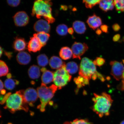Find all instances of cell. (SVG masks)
<instances>
[{"mask_svg": "<svg viewBox=\"0 0 124 124\" xmlns=\"http://www.w3.org/2000/svg\"><path fill=\"white\" fill-rule=\"evenodd\" d=\"M4 108L8 110L12 114L20 110L27 112L29 108L23 97V90L11 94L6 101V105Z\"/></svg>", "mask_w": 124, "mask_h": 124, "instance_id": "obj_3", "label": "cell"}, {"mask_svg": "<svg viewBox=\"0 0 124 124\" xmlns=\"http://www.w3.org/2000/svg\"><path fill=\"white\" fill-rule=\"evenodd\" d=\"M112 28L113 30L116 32L120 30L121 28L120 26L117 23L113 25L112 26Z\"/></svg>", "mask_w": 124, "mask_h": 124, "instance_id": "obj_36", "label": "cell"}, {"mask_svg": "<svg viewBox=\"0 0 124 124\" xmlns=\"http://www.w3.org/2000/svg\"><path fill=\"white\" fill-rule=\"evenodd\" d=\"M8 4L9 6L12 7H17L20 4L21 1L20 0H8L7 1Z\"/></svg>", "mask_w": 124, "mask_h": 124, "instance_id": "obj_34", "label": "cell"}, {"mask_svg": "<svg viewBox=\"0 0 124 124\" xmlns=\"http://www.w3.org/2000/svg\"><path fill=\"white\" fill-rule=\"evenodd\" d=\"M122 88L124 90V71L123 74V76H122Z\"/></svg>", "mask_w": 124, "mask_h": 124, "instance_id": "obj_42", "label": "cell"}, {"mask_svg": "<svg viewBox=\"0 0 124 124\" xmlns=\"http://www.w3.org/2000/svg\"><path fill=\"white\" fill-rule=\"evenodd\" d=\"M4 87L3 83L1 80L0 79V91H1L3 89Z\"/></svg>", "mask_w": 124, "mask_h": 124, "instance_id": "obj_40", "label": "cell"}, {"mask_svg": "<svg viewBox=\"0 0 124 124\" xmlns=\"http://www.w3.org/2000/svg\"><path fill=\"white\" fill-rule=\"evenodd\" d=\"M120 124H124V120L122 121L121 122Z\"/></svg>", "mask_w": 124, "mask_h": 124, "instance_id": "obj_47", "label": "cell"}, {"mask_svg": "<svg viewBox=\"0 0 124 124\" xmlns=\"http://www.w3.org/2000/svg\"><path fill=\"white\" fill-rule=\"evenodd\" d=\"M123 63H124V60H123Z\"/></svg>", "mask_w": 124, "mask_h": 124, "instance_id": "obj_49", "label": "cell"}, {"mask_svg": "<svg viewBox=\"0 0 124 124\" xmlns=\"http://www.w3.org/2000/svg\"><path fill=\"white\" fill-rule=\"evenodd\" d=\"M99 4L100 9L105 12L113 10L114 7V1L111 0H100Z\"/></svg>", "mask_w": 124, "mask_h": 124, "instance_id": "obj_17", "label": "cell"}, {"mask_svg": "<svg viewBox=\"0 0 124 124\" xmlns=\"http://www.w3.org/2000/svg\"><path fill=\"white\" fill-rule=\"evenodd\" d=\"M49 65L52 69L57 70L61 68L65 63L61 59L56 56H53L49 62Z\"/></svg>", "mask_w": 124, "mask_h": 124, "instance_id": "obj_16", "label": "cell"}, {"mask_svg": "<svg viewBox=\"0 0 124 124\" xmlns=\"http://www.w3.org/2000/svg\"><path fill=\"white\" fill-rule=\"evenodd\" d=\"M114 4L117 11L124 12V0H115L114 1Z\"/></svg>", "mask_w": 124, "mask_h": 124, "instance_id": "obj_29", "label": "cell"}, {"mask_svg": "<svg viewBox=\"0 0 124 124\" xmlns=\"http://www.w3.org/2000/svg\"><path fill=\"white\" fill-rule=\"evenodd\" d=\"M29 77L32 79H36L39 78L40 76V71L38 66L33 65L31 66L28 71Z\"/></svg>", "mask_w": 124, "mask_h": 124, "instance_id": "obj_18", "label": "cell"}, {"mask_svg": "<svg viewBox=\"0 0 124 124\" xmlns=\"http://www.w3.org/2000/svg\"><path fill=\"white\" fill-rule=\"evenodd\" d=\"M16 26L22 27L27 25L29 21V18L26 12L24 11L17 12L13 17Z\"/></svg>", "mask_w": 124, "mask_h": 124, "instance_id": "obj_10", "label": "cell"}, {"mask_svg": "<svg viewBox=\"0 0 124 124\" xmlns=\"http://www.w3.org/2000/svg\"><path fill=\"white\" fill-rule=\"evenodd\" d=\"M9 72V69L6 63L4 61L0 60V77L7 75Z\"/></svg>", "mask_w": 124, "mask_h": 124, "instance_id": "obj_27", "label": "cell"}, {"mask_svg": "<svg viewBox=\"0 0 124 124\" xmlns=\"http://www.w3.org/2000/svg\"><path fill=\"white\" fill-rule=\"evenodd\" d=\"M1 117V113L0 112V117Z\"/></svg>", "mask_w": 124, "mask_h": 124, "instance_id": "obj_48", "label": "cell"}, {"mask_svg": "<svg viewBox=\"0 0 124 124\" xmlns=\"http://www.w3.org/2000/svg\"><path fill=\"white\" fill-rule=\"evenodd\" d=\"M58 89V87L55 85H52L48 87L43 83L37 88V92L41 103L37 108L41 112H44L45 111L46 105L54 97Z\"/></svg>", "mask_w": 124, "mask_h": 124, "instance_id": "obj_4", "label": "cell"}, {"mask_svg": "<svg viewBox=\"0 0 124 124\" xmlns=\"http://www.w3.org/2000/svg\"><path fill=\"white\" fill-rule=\"evenodd\" d=\"M86 23L89 27L94 30L100 27L102 24L101 19L94 14L88 17Z\"/></svg>", "mask_w": 124, "mask_h": 124, "instance_id": "obj_13", "label": "cell"}, {"mask_svg": "<svg viewBox=\"0 0 124 124\" xmlns=\"http://www.w3.org/2000/svg\"><path fill=\"white\" fill-rule=\"evenodd\" d=\"M98 73L96 65L92 60L86 57L82 59L79 69L80 76L89 80Z\"/></svg>", "mask_w": 124, "mask_h": 124, "instance_id": "obj_5", "label": "cell"}, {"mask_svg": "<svg viewBox=\"0 0 124 124\" xmlns=\"http://www.w3.org/2000/svg\"><path fill=\"white\" fill-rule=\"evenodd\" d=\"M88 49L89 47L86 43L75 42L72 46L73 58L79 59L80 60L82 56Z\"/></svg>", "mask_w": 124, "mask_h": 124, "instance_id": "obj_8", "label": "cell"}, {"mask_svg": "<svg viewBox=\"0 0 124 124\" xmlns=\"http://www.w3.org/2000/svg\"><path fill=\"white\" fill-rule=\"evenodd\" d=\"M60 56L63 60L69 59L73 55L72 49L67 46H64L61 48L59 52Z\"/></svg>", "mask_w": 124, "mask_h": 124, "instance_id": "obj_20", "label": "cell"}, {"mask_svg": "<svg viewBox=\"0 0 124 124\" xmlns=\"http://www.w3.org/2000/svg\"><path fill=\"white\" fill-rule=\"evenodd\" d=\"M4 53L5 55L7 56L9 59H10L12 58V53L11 52H4Z\"/></svg>", "mask_w": 124, "mask_h": 124, "instance_id": "obj_38", "label": "cell"}, {"mask_svg": "<svg viewBox=\"0 0 124 124\" xmlns=\"http://www.w3.org/2000/svg\"><path fill=\"white\" fill-rule=\"evenodd\" d=\"M11 94V93H8L5 94L4 96L0 94V103L1 104H4Z\"/></svg>", "mask_w": 124, "mask_h": 124, "instance_id": "obj_33", "label": "cell"}, {"mask_svg": "<svg viewBox=\"0 0 124 124\" xmlns=\"http://www.w3.org/2000/svg\"><path fill=\"white\" fill-rule=\"evenodd\" d=\"M27 43L24 39L20 37H16L14 41L13 46L15 51L22 52L26 48Z\"/></svg>", "mask_w": 124, "mask_h": 124, "instance_id": "obj_15", "label": "cell"}, {"mask_svg": "<svg viewBox=\"0 0 124 124\" xmlns=\"http://www.w3.org/2000/svg\"><path fill=\"white\" fill-rule=\"evenodd\" d=\"M19 82L18 80L11 78H8L4 82L5 87L9 90H12L19 85Z\"/></svg>", "mask_w": 124, "mask_h": 124, "instance_id": "obj_23", "label": "cell"}, {"mask_svg": "<svg viewBox=\"0 0 124 124\" xmlns=\"http://www.w3.org/2000/svg\"><path fill=\"white\" fill-rule=\"evenodd\" d=\"M92 99L94 104L92 109L100 117L108 116L113 101L111 96L106 93L100 94H94Z\"/></svg>", "mask_w": 124, "mask_h": 124, "instance_id": "obj_1", "label": "cell"}, {"mask_svg": "<svg viewBox=\"0 0 124 124\" xmlns=\"http://www.w3.org/2000/svg\"><path fill=\"white\" fill-rule=\"evenodd\" d=\"M70 124H93L87 119H76L73 121L70 122Z\"/></svg>", "mask_w": 124, "mask_h": 124, "instance_id": "obj_31", "label": "cell"}, {"mask_svg": "<svg viewBox=\"0 0 124 124\" xmlns=\"http://www.w3.org/2000/svg\"><path fill=\"white\" fill-rule=\"evenodd\" d=\"M43 47L38 38L34 35L30 38L27 46V49L29 52L33 53L39 52Z\"/></svg>", "mask_w": 124, "mask_h": 124, "instance_id": "obj_12", "label": "cell"}, {"mask_svg": "<svg viewBox=\"0 0 124 124\" xmlns=\"http://www.w3.org/2000/svg\"><path fill=\"white\" fill-rule=\"evenodd\" d=\"M3 50L2 48L0 46V58L1 56L3 54Z\"/></svg>", "mask_w": 124, "mask_h": 124, "instance_id": "obj_43", "label": "cell"}, {"mask_svg": "<svg viewBox=\"0 0 124 124\" xmlns=\"http://www.w3.org/2000/svg\"><path fill=\"white\" fill-rule=\"evenodd\" d=\"M100 0H83V2L85 5V7L88 8L92 9V8L99 4Z\"/></svg>", "mask_w": 124, "mask_h": 124, "instance_id": "obj_30", "label": "cell"}, {"mask_svg": "<svg viewBox=\"0 0 124 124\" xmlns=\"http://www.w3.org/2000/svg\"><path fill=\"white\" fill-rule=\"evenodd\" d=\"M46 70H46V68L45 67L42 68L41 70V72L43 73L45 71H46Z\"/></svg>", "mask_w": 124, "mask_h": 124, "instance_id": "obj_44", "label": "cell"}, {"mask_svg": "<svg viewBox=\"0 0 124 124\" xmlns=\"http://www.w3.org/2000/svg\"><path fill=\"white\" fill-rule=\"evenodd\" d=\"M101 30L102 31L107 33L108 32V27L106 25L104 24L101 26Z\"/></svg>", "mask_w": 124, "mask_h": 124, "instance_id": "obj_35", "label": "cell"}, {"mask_svg": "<svg viewBox=\"0 0 124 124\" xmlns=\"http://www.w3.org/2000/svg\"><path fill=\"white\" fill-rule=\"evenodd\" d=\"M68 32L70 35H73L74 33V31L73 28H70L68 29Z\"/></svg>", "mask_w": 124, "mask_h": 124, "instance_id": "obj_39", "label": "cell"}, {"mask_svg": "<svg viewBox=\"0 0 124 124\" xmlns=\"http://www.w3.org/2000/svg\"><path fill=\"white\" fill-rule=\"evenodd\" d=\"M54 73L51 71L46 70L43 73L41 77L42 83L45 84H47L53 81Z\"/></svg>", "mask_w": 124, "mask_h": 124, "instance_id": "obj_21", "label": "cell"}, {"mask_svg": "<svg viewBox=\"0 0 124 124\" xmlns=\"http://www.w3.org/2000/svg\"><path fill=\"white\" fill-rule=\"evenodd\" d=\"M33 35L38 38L43 47L46 45L50 37L49 33L45 32H37L34 34Z\"/></svg>", "mask_w": 124, "mask_h": 124, "instance_id": "obj_22", "label": "cell"}, {"mask_svg": "<svg viewBox=\"0 0 124 124\" xmlns=\"http://www.w3.org/2000/svg\"><path fill=\"white\" fill-rule=\"evenodd\" d=\"M54 74V83L58 89H61L65 86L72 79V76L66 70L65 63L57 70Z\"/></svg>", "mask_w": 124, "mask_h": 124, "instance_id": "obj_6", "label": "cell"}, {"mask_svg": "<svg viewBox=\"0 0 124 124\" xmlns=\"http://www.w3.org/2000/svg\"><path fill=\"white\" fill-rule=\"evenodd\" d=\"M68 28L67 26L64 24H60L57 26L56 31L59 35L65 36L68 33Z\"/></svg>", "mask_w": 124, "mask_h": 124, "instance_id": "obj_28", "label": "cell"}, {"mask_svg": "<svg viewBox=\"0 0 124 124\" xmlns=\"http://www.w3.org/2000/svg\"><path fill=\"white\" fill-rule=\"evenodd\" d=\"M120 35L119 34H117L115 35L113 38V41L114 42L118 41L120 38Z\"/></svg>", "mask_w": 124, "mask_h": 124, "instance_id": "obj_37", "label": "cell"}, {"mask_svg": "<svg viewBox=\"0 0 124 124\" xmlns=\"http://www.w3.org/2000/svg\"><path fill=\"white\" fill-rule=\"evenodd\" d=\"M12 77L11 74L10 73H9L7 74V77L8 78H11Z\"/></svg>", "mask_w": 124, "mask_h": 124, "instance_id": "obj_46", "label": "cell"}, {"mask_svg": "<svg viewBox=\"0 0 124 124\" xmlns=\"http://www.w3.org/2000/svg\"><path fill=\"white\" fill-rule=\"evenodd\" d=\"M96 32L97 35H100L102 34V31L100 29H98L96 31Z\"/></svg>", "mask_w": 124, "mask_h": 124, "instance_id": "obj_41", "label": "cell"}, {"mask_svg": "<svg viewBox=\"0 0 124 124\" xmlns=\"http://www.w3.org/2000/svg\"><path fill=\"white\" fill-rule=\"evenodd\" d=\"M52 3L50 0H38L34 3L31 15L38 18L43 17L49 23H52L55 19L52 14L51 7Z\"/></svg>", "mask_w": 124, "mask_h": 124, "instance_id": "obj_2", "label": "cell"}, {"mask_svg": "<svg viewBox=\"0 0 124 124\" xmlns=\"http://www.w3.org/2000/svg\"><path fill=\"white\" fill-rule=\"evenodd\" d=\"M66 69L69 74H73L76 73L78 71V67L75 62H70L66 65Z\"/></svg>", "mask_w": 124, "mask_h": 124, "instance_id": "obj_24", "label": "cell"}, {"mask_svg": "<svg viewBox=\"0 0 124 124\" xmlns=\"http://www.w3.org/2000/svg\"><path fill=\"white\" fill-rule=\"evenodd\" d=\"M111 66V74L117 80L122 78L124 71V66L122 62L112 61L110 62Z\"/></svg>", "mask_w": 124, "mask_h": 124, "instance_id": "obj_9", "label": "cell"}, {"mask_svg": "<svg viewBox=\"0 0 124 124\" xmlns=\"http://www.w3.org/2000/svg\"><path fill=\"white\" fill-rule=\"evenodd\" d=\"M34 30L37 32H45L48 33L51 30L49 23L46 20L40 19L36 22L33 26Z\"/></svg>", "mask_w": 124, "mask_h": 124, "instance_id": "obj_11", "label": "cell"}, {"mask_svg": "<svg viewBox=\"0 0 124 124\" xmlns=\"http://www.w3.org/2000/svg\"><path fill=\"white\" fill-rule=\"evenodd\" d=\"M74 81L78 88L82 87L89 84V80L80 76L74 78Z\"/></svg>", "mask_w": 124, "mask_h": 124, "instance_id": "obj_25", "label": "cell"}, {"mask_svg": "<svg viewBox=\"0 0 124 124\" xmlns=\"http://www.w3.org/2000/svg\"><path fill=\"white\" fill-rule=\"evenodd\" d=\"M94 64L95 65L100 67L103 66L105 63V60L104 59L101 57H97L95 60L93 61Z\"/></svg>", "mask_w": 124, "mask_h": 124, "instance_id": "obj_32", "label": "cell"}, {"mask_svg": "<svg viewBox=\"0 0 124 124\" xmlns=\"http://www.w3.org/2000/svg\"><path fill=\"white\" fill-rule=\"evenodd\" d=\"M37 61L39 65L44 67L48 64L49 60L48 57L45 54H40L37 57Z\"/></svg>", "mask_w": 124, "mask_h": 124, "instance_id": "obj_26", "label": "cell"}, {"mask_svg": "<svg viewBox=\"0 0 124 124\" xmlns=\"http://www.w3.org/2000/svg\"><path fill=\"white\" fill-rule=\"evenodd\" d=\"M23 97L25 101L29 106L33 107L34 103L36 102L38 98L37 91L32 88H29L25 90H23Z\"/></svg>", "mask_w": 124, "mask_h": 124, "instance_id": "obj_7", "label": "cell"}, {"mask_svg": "<svg viewBox=\"0 0 124 124\" xmlns=\"http://www.w3.org/2000/svg\"><path fill=\"white\" fill-rule=\"evenodd\" d=\"M73 27L75 31L80 34L84 33L86 30V27L85 23L81 21H74L73 24Z\"/></svg>", "mask_w": 124, "mask_h": 124, "instance_id": "obj_19", "label": "cell"}, {"mask_svg": "<svg viewBox=\"0 0 124 124\" xmlns=\"http://www.w3.org/2000/svg\"><path fill=\"white\" fill-rule=\"evenodd\" d=\"M17 61L19 64L26 65L28 64L31 60V57L28 53L24 51L18 53L16 56Z\"/></svg>", "mask_w": 124, "mask_h": 124, "instance_id": "obj_14", "label": "cell"}, {"mask_svg": "<svg viewBox=\"0 0 124 124\" xmlns=\"http://www.w3.org/2000/svg\"><path fill=\"white\" fill-rule=\"evenodd\" d=\"M61 8L64 10H66V9H67V7L65 6H62Z\"/></svg>", "mask_w": 124, "mask_h": 124, "instance_id": "obj_45", "label": "cell"}]
</instances>
